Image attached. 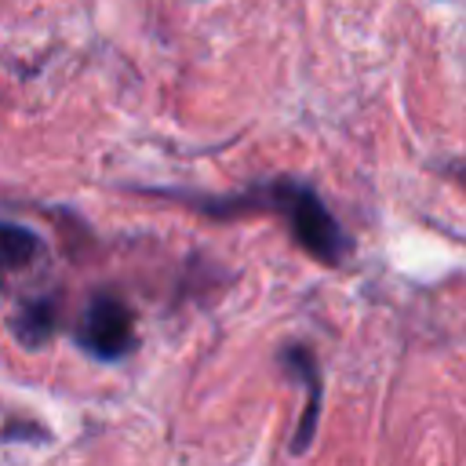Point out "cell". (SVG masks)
Listing matches in <instances>:
<instances>
[{
    "mask_svg": "<svg viewBox=\"0 0 466 466\" xmlns=\"http://www.w3.org/2000/svg\"><path fill=\"white\" fill-rule=\"evenodd\" d=\"M76 339L98 360H120L135 346V320L116 295H95L76 324Z\"/></svg>",
    "mask_w": 466,
    "mask_h": 466,
    "instance_id": "obj_2",
    "label": "cell"
},
{
    "mask_svg": "<svg viewBox=\"0 0 466 466\" xmlns=\"http://www.w3.org/2000/svg\"><path fill=\"white\" fill-rule=\"evenodd\" d=\"M58 328V299L55 295H40V299H29L22 302L18 317H15V335L25 342V346H44Z\"/></svg>",
    "mask_w": 466,
    "mask_h": 466,
    "instance_id": "obj_4",
    "label": "cell"
},
{
    "mask_svg": "<svg viewBox=\"0 0 466 466\" xmlns=\"http://www.w3.org/2000/svg\"><path fill=\"white\" fill-rule=\"evenodd\" d=\"M280 360H284V371L306 386V411H302V422H299V430L288 444L291 455H302L309 448V441L317 433V419H320V368H317V360L306 346H288L280 353Z\"/></svg>",
    "mask_w": 466,
    "mask_h": 466,
    "instance_id": "obj_3",
    "label": "cell"
},
{
    "mask_svg": "<svg viewBox=\"0 0 466 466\" xmlns=\"http://www.w3.org/2000/svg\"><path fill=\"white\" fill-rule=\"evenodd\" d=\"M40 237L25 226L15 222H0V277H15L22 269H29L40 255Z\"/></svg>",
    "mask_w": 466,
    "mask_h": 466,
    "instance_id": "obj_5",
    "label": "cell"
},
{
    "mask_svg": "<svg viewBox=\"0 0 466 466\" xmlns=\"http://www.w3.org/2000/svg\"><path fill=\"white\" fill-rule=\"evenodd\" d=\"M208 211H237V208H273L288 229L295 233V240L324 266H339L346 255H350V233L335 222V215L324 208V200L306 189V186H295V182H280L273 186L266 197H255V200H222V204H200Z\"/></svg>",
    "mask_w": 466,
    "mask_h": 466,
    "instance_id": "obj_1",
    "label": "cell"
}]
</instances>
